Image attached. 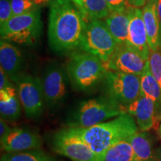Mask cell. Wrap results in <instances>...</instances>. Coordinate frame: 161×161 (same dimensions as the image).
<instances>
[{
    "mask_svg": "<svg viewBox=\"0 0 161 161\" xmlns=\"http://www.w3.org/2000/svg\"><path fill=\"white\" fill-rule=\"evenodd\" d=\"M86 21L71 0H51L48 37L50 47L57 52L80 48Z\"/></svg>",
    "mask_w": 161,
    "mask_h": 161,
    "instance_id": "obj_1",
    "label": "cell"
},
{
    "mask_svg": "<svg viewBox=\"0 0 161 161\" xmlns=\"http://www.w3.org/2000/svg\"><path fill=\"white\" fill-rule=\"evenodd\" d=\"M68 128L90 146L98 161L103 160L110 147L120 141L126 140L139 130L134 116L128 112L89 128Z\"/></svg>",
    "mask_w": 161,
    "mask_h": 161,
    "instance_id": "obj_2",
    "label": "cell"
},
{
    "mask_svg": "<svg viewBox=\"0 0 161 161\" xmlns=\"http://www.w3.org/2000/svg\"><path fill=\"white\" fill-rule=\"evenodd\" d=\"M127 112L125 108L104 95L80 102L67 120L68 128H89Z\"/></svg>",
    "mask_w": 161,
    "mask_h": 161,
    "instance_id": "obj_3",
    "label": "cell"
},
{
    "mask_svg": "<svg viewBox=\"0 0 161 161\" xmlns=\"http://www.w3.org/2000/svg\"><path fill=\"white\" fill-rule=\"evenodd\" d=\"M66 72L76 90L87 91L103 81L108 69L99 58L84 52L72 56L67 63Z\"/></svg>",
    "mask_w": 161,
    "mask_h": 161,
    "instance_id": "obj_4",
    "label": "cell"
},
{
    "mask_svg": "<svg viewBox=\"0 0 161 161\" xmlns=\"http://www.w3.org/2000/svg\"><path fill=\"white\" fill-rule=\"evenodd\" d=\"M43 29L40 13L37 10L14 16L0 25L2 39L22 45L31 46L40 37Z\"/></svg>",
    "mask_w": 161,
    "mask_h": 161,
    "instance_id": "obj_5",
    "label": "cell"
},
{
    "mask_svg": "<svg viewBox=\"0 0 161 161\" xmlns=\"http://www.w3.org/2000/svg\"><path fill=\"white\" fill-rule=\"evenodd\" d=\"M118 44L106 23L102 19H90L86 22L83 40L80 49L97 56L106 63Z\"/></svg>",
    "mask_w": 161,
    "mask_h": 161,
    "instance_id": "obj_6",
    "label": "cell"
},
{
    "mask_svg": "<svg viewBox=\"0 0 161 161\" xmlns=\"http://www.w3.org/2000/svg\"><path fill=\"white\" fill-rule=\"evenodd\" d=\"M106 95L116 99L125 108L141 95L140 75L108 70L102 81Z\"/></svg>",
    "mask_w": 161,
    "mask_h": 161,
    "instance_id": "obj_7",
    "label": "cell"
},
{
    "mask_svg": "<svg viewBox=\"0 0 161 161\" xmlns=\"http://www.w3.org/2000/svg\"><path fill=\"white\" fill-rule=\"evenodd\" d=\"M22 108L29 119H38L43 114L44 98L41 78L20 73L14 80Z\"/></svg>",
    "mask_w": 161,
    "mask_h": 161,
    "instance_id": "obj_8",
    "label": "cell"
},
{
    "mask_svg": "<svg viewBox=\"0 0 161 161\" xmlns=\"http://www.w3.org/2000/svg\"><path fill=\"white\" fill-rule=\"evenodd\" d=\"M52 147L56 153L72 161H98L90 146L68 128L56 133Z\"/></svg>",
    "mask_w": 161,
    "mask_h": 161,
    "instance_id": "obj_9",
    "label": "cell"
},
{
    "mask_svg": "<svg viewBox=\"0 0 161 161\" xmlns=\"http://www.w3.org/2000/svg\"><path fill=\"white\" fill-rule=\"evenodd\" d=\"M42 85L45 102L49 108H55L65 100L68 92L69 76L61 66L50 65L43 72Z\"/></svg>",
    "mask_w": 161,
    "mask_h": 161,
    "instance_id": "obj_10",
    "label": "cell"
},
{
    "mask_svg": "<svg viewBox=\"0 0 161 161\" xmlns=\"http://www.w3.org/2000/svg\"><path fill=\"white\" fill-rule=\"evenodd\" d=\"M148 60L128 45H118L109 60L104 63L108 70L141 75Z\"/></svg>",
    "mask_w": 161,
    "mask_h": 161,
    "instance_id": "obj_11",
    "label": "cell"
},
{
    "mask_svg": "<svg viewBox=\"0 0 161 161\" xmlns=\"http://www.w3.org/2000/svg\"><path fill=\"white\" fill-rule=\"evenodd\" d=\"M1 141V148L6 153L38 149L43 140L38 133L23 128H11Z\"/></svg>",
    "mask_w": 161,
    "mask_h": 161,
    "instance_id": "obj_12",
    "label": "cell"
},
{
    "mask_svg": "<svg viewBox=\"0 0 161 161\" xmlns=\"http://www.w3.org/2000/svg\"><path fill=\"white\" fill-rule=\"evenodd\" d=\"M128 46L138 52L146 60L149 59L151 50L148 46L142 11L140 8H130Z\"/></svg>",
    "mask_w": 161,
    "mask_h": 161,
    "instance_id": "obj_13",
    "label": "cell"
},
{
    "mask_svg": "<svg viewBox=\"0 0 161 161\" xmlns=\"http://www.w3.org/2000/svg\"><path fill=\"white\" fill-rule=\"evenodd\" d=\"M125 109L135 119L140 131H148L157 125L155 103L143 94L141 93L140 97Z\"/></svg>",
    "mask_w": 161,
    "mask_h": 161,
    "instance_id": "obj_14",
    "label": "cell"
},
{
    "mask_svg": "<svg viewBox=\"0 0 161 161\" xmlns=\"http://www.w3.org/2000/svg\"><path fill=\"white\" fill-rule=\"evenodd\" d=\"M130 8L127 7L111 11L105 18V23L118 45H128V26H129Z\"/></svg>",
    "mask_w": 161,
    "mask_h": 161,
    "instance_id": "obj_15",
    "label": "cell"
},
{
    "mask_svg": "<svg viewBox=\"0 0 161 161\" xmlns=\"http://www.w3.org/2000/svg\"><path fill=\"white\" fill-rule=\"evenodd\" d=\"M23 64V58L21 52L7 40L1 39L0 65L11 81H13L20 74Z\"/></svg>",
    "mask_w": 161,
    "mask_h": 161,
    "instance_id": "obj_16",
    "label": "cell"
},
{
    "mask_svg": "<svg viewBox=\"0 0 161 161\" xmlns=\"http://www.w3.org/2000/svg\"><path fill=\"white\" fill-rule=\"evenodd\" d=\"M142 16L151 52L158 51L161 47V29L157 3L154 0H151L146 4L142 10Z\"/></svg>",
    "mask_w": 161,
    "mask_h": 161,
    "instance_id": "obj_17",
    "label": "cell"
},
{
    "mask_svg": "<svg viewBox=\"0 0 161 161\" xmlns=\"http://www.w3.org/2000/svg\"><path fill=\"white\" fill-rule=\"evenodd\" d=\"M20 102L17 87L11 84L0 90V114L5 120L15 121L21 116Z\"/></svg>",
    "mask_w": 161,
    "mask_h": 161,
    "instance_id": "obj_18",
    "label": "cell"
},
{
    "mask_svg": "<svg viewBox=\"0 0 161 161\" xmlns=\"http://www.w3.org/2000/svg\"><path fill=\"white\" fill-rule=\"evenodd\" d=\"M141 93L152 98L156 106L157 125L161 119V88L158 80L153 76L148 60L143 72L140 75Z\"/></svg>",
    "mask_w": 161,
    "mask_h": 161,
    "instance_id": "obj_19",
    "label": "cell"
},
{
    "mask_svg": "<svg viewBox=\"0 0 161 161\" xmlns=\"http://www.w3.org/2000/svg\"><path fill=\"white\" fill-rule=\"evenodd\" d=\"M131 145L137 161H152V143L146 132L138 130L126 140Z\"/></svg>",
    "mask_w": 161,
    "mask_h": 161,
    "instance_id": "obj_20",
    "label": "cell"
},
{
    "mask_svg": "<svg viewBox=\"0 0 161 161\" xmlns=\"http://www.w3.org/2000/svg\"><path fill=\"white\" fill-rule=\"evenodd\" d=\"M76 6L81 12L86 22L90 19L107 18L111 12L106 0H79Z\"/></svg>",
    "mask_w": 161,
    "mask_h": 161,
    "instance_id": "obj_21",
    "label": "cell"
},
{
    "mask_svg": "<svg viewBox=\"0 0 161 161\" xmlns=\"http://www.w3.org/2000/svg\"><path fill=\"white\" fill-rule=\"evenodd\" d=\"M102 161H137L131 145L122 140L110 147Z\"/></svg>",
    "mask_w": 161,
    "mask_h": 161,
    "instance_id": "obj_22",
    "label": "cell"
},
{
    "mask_svg": "<svg viewBox=\"0 0 161 161\" xmlns=\"http://www.w3.org/2000/svg\"><path fill=\"white\" fill-rule=\"evenodd\" d=\"M1 161H57V160L38 148L24 152L6 153L2 156Z\"/></svg>",
    "mask_w": 161,
    "mask_h": 161,
    "instance_id": "obj_23",
    "label": "cell"
},
{
    "mask_svg": "<svg viewBox=\"0 0 161 161\" xmlns=\"http://www.w3.org/2000/svg\"><path fill=\"white\" fill-rule=\"evenodd\" d=\"M11 2L14 16L24 14L37 10V5L33 0H11Z\"/></svg>",
    "mask_w": 161,
    "mask_h": 161,
    "instance_id": "obj_24",
    "label": "cell"
},
{
    "mask_svg": "<svg viewBox=\"0 0 161 161\" xmlns=\"http://www.w3.org/2000/svg\"><path fill=\"white\" fill-rule=\"evenodd\" d=\"M148 61L151 72L161 88V52L159 50L151 52Z\"/></svg>",
    "mask_w": 161,
    "mask_h": 161,
    "instance_id": "obj_25",
    "label": "cell"
},
{
    "mask_svg": "<svg viewBox=\"0 0 161 161\" xmlns=\"http://www.w3.org/2000/svg\"><path fill=\"white\" fill-rule=\"evenodd\" d=\"M13 17L11 0H0V25Z\"/></svg>",
    "mask_w": 161,
    "mask_h": 161,
    "instance_id": "obj_26",
    "label": "cell"
},
{
    "mask_svg": "<svg viewBox=\"0 0 161 161\" xmlns=\"http://www.w3.org/2000/svg\"><path fill=\"white\" fill-rule=\"evenodd\" d=\"M106 2L111 11L123 8L128 5V0H106Z\"/></svg>",
    "mask_w": 161,
    "mask_h": 161,
    "instance_id": "obj_27",
    "label": "cell"
},
{
    "mask_svg": "<svg viewBox=\"0 0 161 161\" xmlns=\"http://www.w3.org/2000/svg\"><path fill=\"white\" fill-rule=\"evenodd\" d=\"M12 82L7 74L4 72V70L0 68V90L4 89L10 85H11Z\"/></svg>",
    "mask_w": 161,
    "mask_h": 161,
    "instance_id": "obj_28",
    "label": "cell"
},
{
    "mask_svg": "<svg viewBox=\"0 0 161 161\" xmlns=\"http://www.w3.org/2000/svg\"><path fill=\"white\" fill-rule=\"evenodd\" d=\"M11 129V128H10L8 125L6 123L5 119L1 118V119H0V140H3L8 134Z\"/></svg>",
    "mask_w": 161,
    "mask_h": 161,
    "instance_id": "obj_29",
    "label": "cell"
},
{
    "mask_svg": "<svg viewBox=\"0 0 161 161\" xmlns=\"http://www.w3.org/2000/svg\"><path fill=\"white\" fill-rule=\"evenodd\" d=\"M148 0H128V4L131 7L140 8L146 5Z\"/></svg>",
    "mask_w": 161,
    "mask_h": 161,
    "instance_id": "obj_30",
    "label": "cell"
},
{
    "mask_svg": "<svg viewBox=\"0 0 161 161\" xmlns=\"http://www.w3.org/2000/svg\"><path fill=\"white\" fill-rule=\"evenodd\" d=\"M157 10H158V17L161 25V0H158L157 1Z\"/></svg>",
    "mask_w": 161,
    "mask_h": 161,
    "instance_id": "obj_31",
    "label": "cell"
},
{
    "mask_svg": "<svg viewBox=\"0 0 161 161\" xmlns=\"http://www.w3.org/2000/svg\"><path fill=\"white\" fill-rule=\"evenodd\" d=\"M33 1L35 2V3L37 5H43V4L48 3L49 0H33Z\"/></svg>",
    "mask_w": 161,
    "mask_h": 161,
    "instance_id": "obj_32",
    "label": "cell"
},
{
    "mask_svg": "<svg viewBox=\"0 0 161 161\" xmlns=\"http://www.w3.org/2000/svg\"><path fill=\"white\" fill-rule=\"evenodd\" d=\"M72 2H73L74 3H75V5H77L78 4V2H79V0H71Z\"/></svg>",
    "mask_w": 161,
    "mask_h": 161,
    "instance_id": "obj_33",
    "label": "cell"
},
{
    "mask_svg": "<svg viewBox=\"0 0 161 161\" xmlns=\"http://www.w3.org/2000/svg\"><path fill=\"white\" fill-rule=\"evenodd\" d=\"M159 133H160V135L161 136V125H160V129H159Z\"/></svg>",
    "mask_w": 161,
    "mask_h": 161,
    "instance_id": "obj_34",
    "label": "cell"
}]
</instances>
